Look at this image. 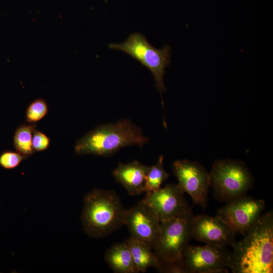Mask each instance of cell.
Masks as SVG:
<instances>
[{
    "instance_id": "obj_8",
    "label": "cell",
    "mask_w": 273,
    "mask_h": 273,
    "mask_svg": "<svg viewBox=\"0 0 273 273\" xmlns=\"http://www.w3.org/2000/svg\"><path fill=\"white\" fill-rule=\"evenodd\" d=\"M184 193L178 184H169L155 191L147 193L140 202L162 222L179 215L190 208Z\"/></svg>"
},
{
    "instance_id": "obj_13",
    "label": "cell",
    "mask_w": 273,
    "mask_h": 273,
    "mask_svg": "<svg viewBox=\"0 0 273 273\" xmlns=\"http://www.w3.org/2000/svg\"><path fill=\"white\" fill-rule=\"evenodd\" d=\"M148 167L137 160L128 163L119 162L112 175L130 195H138L144 192V186Z\"/></svg>"
},
{
    "instance_id": "obj_12",
    "label": "cell",
    "mask_w": 273,
    "mask_h": 273,
    "mask_svg": "<svg viewBox=\"0 0 273 273\" xmlns=\"http://www.w3.org/2000/svg\"><path fill=\"white\" fill-rule=\"evenodd\" d=\"M236 232L218 215H200L194 216L192 237L206 244L217 247H232Z\"/></svg>"
},
{
    "instance_id": "obj_21",
    "label": "cell",
    "mask_w": 273,
    "mask_h": 273,
    "mask_svg": "<svg viewBox=\"0 0 273 273\" xmlns=\"http://www.w3.org/2000/svg\"><path fill=\"white\" fill-rule=\"evenodd\" d=\"M158 271L167 273H192L185 258L180 261L161 265Z\"/></svg>"
},
{
    "instance_id": "obj_3",
    "label": "cell",
    "mask_w": 273,
    "mask_h": 273,
    "mask_svg": "<svg viewBox=\"0 0 273 273\" xmlns=\"http://www.w3.org/2000/svg\"><path fill=\"white\" fill-rule=\"evenodd\" d=\"M125 211L114 191L95 189L84 198L81 220L84 231L95 238L109 235L124 225Z\"/></svg>"
},
{
    "instance_id": "obj_20",
    "label": "cell",
    "mask_w": 273,
    "mask_h": 273,
    "mask_svg": "<svg viewBox=\"0 0 273 273\" xmlns=\"http://www.w3.org/2000/svg\"><path fill=\"white\" fill-rule=\"evenodd\" d=\"M51 143L50 138L43 132L35 128L32 135V147L34 152H41L47 150Z\"/></svg>"
},
{
    "instance_id": "obj_11",
    "label": "cell",
    "mask_w": 273,
    "mask_h": 273,
    "mask_svg": "<svg viewBox=\"0 0 273 273\" xmlns=\"http://www.w3.org/2000/svg\"><path fill=\"white\" fill-rule=\"evenodd\" d=\"M124 225L130 237L153 250L160 232L161 222L146 206L139 202L126 209Z\"/></svg>"
},
{
    "instance_id": "obj_15",
    "label": "cell",
    "mask_w": 273,
    "mask_h": 273,
    "mask_svg": "<svg viewBox=\"0 0 273 273\" xmlns=\"http://www.w3.org/2000/svg\"><path fill=\"white\" fill-rule=\"evenodd\" d=\"M124 243L129 248L134 262L139 271L145 272L150 267L158 270L159 262L153 250L130 236Z\"/></svg>"
},
{
    "instance_id": "obj_14",
    "label": "cell",
    "mask_w": 273,
    "mask_h": 273,
    "mask_svg": "<svg viewBox=\"0 0 273 273\" xmlns=\"http://www.w3.org/2000/svg\"><path fill=\"white\" fill-rule=\"evenodd\" d=\"M105 259L114 272H140L124 242L114 244L109 248L105 252Z\"/></svg>"
},
{
    "instance_id": "obj_18",
    "label": "cell",
    "mask_w": 273,
    "mask_h": 273,
    "mask_svg": "<svg viewBox=\"0 0 273 273\" xmlns=\"http://www.w3.org/2000/svg\"><path fill=\"white\" fill-rule=\"evenodd\" d=\"M48 105L46 100L42 98L34 100L27 107L25 118L29 123H35L41 120L48 113Z\"/></svg>"
},
{
    "instance_id": "obj_19",
    "label": "cell",
    "mask_w": 273,
    "mask_h": 273,
    "mask_svg": "<svg viewBox=\"0 0 273 273\" xmlns=\"http://www.w3.org/2000/svg\"><path fill=\"white\" fill-rule=\"evenodd\" d=\"M26 158L18 152L5 151L0 155V166L6 169H13Z\"/></svg>"
},
{
    "instance_id": "obj_6",
    "label": "cell",
    "mask_w": 273,
    "mask_h": 273,
    "mask_svg": "<svg viewBox=\"0 0 273 273\" xmlns=\"http://www.w3.org/2000/svg\"><path fill=\"white\" fill-rule=\"evenodd\" d=\"M209 176L210 186L217 196L228 202L246 195L253 185L249 170L238 160L215 161Z\"/></svg>"
},
{
    "instance_id": "obj_2",
    "label": "cell",
    "mask_w": 273,
    "mask_h": 273,
    "mask_svg": "<svg viewBox=\"0 0 273 273\" xmlns=\"http://www.w3.org/2000/svg\"><path fill=\"white\" fill-rule=\"evenodd\" d=\"M141 129L127 119L115 123L102 124L76 141L77 155L111 156L122 148L135 145L142 147L148 142Z\"/></svg>"
},
{
    "instance_id": "obj_1",
    "label": "cell",
    "mask_w": 273,
    "mask_h": 273,
    "mask_svg": "<svg viewBox=\"0 0 273 273\" xmlns=\"http://www.w3.org/2000/svg\"><path fill=\"white\" fill-rule=\"evenodd\" d=\"M232 246L230 268L234 273L273 271V214H262Z\"/></svg>"
},
{
    "instance_id": "obj_17",
    "label": "cell",
    "mask_w": 273,
    "mask_h": 273,
    "mask_svg": "<svg viewBox=\"0 0 273 273\" xmlns=\"http://www.w3.org/2000/svg\"><path fill=\"white\" fill-rule=\"evenodd\" d=\"M163 162V156L161 155L155 164L148 167L144 186V192H151L158 190L168 178L170 174L165 171Z\"/></svg>"
},
{
    "instance_id": "obj_4",
    "label": "cell",
    "mask_w": 273,
    "mask_h": 273,
    "mask_svg": "<svg viewBox=\"0 0 273 273\" xmlns=\"http://www.w3.org/2000/svg\"><path fill=\"white\" fill-rule=\"evenodd\" d=\"M109 48L123 52L146 67L152 73L155 86L161 96L166 90L163 77L166 68L171 63V48L168 45L156 49L144 34L135 32L129 35L122 43L109 44Z\"/></svg>"
},
{
    "instance_id": "obj_5",
    "label": "cell",
    "mask_w": 273,
    "mask_h": 273,
    "mask_svg": "<svg viewBox=\"0 0 273 273\" xmlns=\"http://www.w3.org/2000/svg\"><path fill=\"white\" fill-rule=\"evenodd\" d=\"M194 216L190 207L179 215L161 222L159 235L153 250L160 266L184 259V250L192 238Z\"/></svg>"
},
{
    "instance_id": "obj_16",
    "label": "cell",
    "mask_w": 273,
    "mask_h": 273,
    "mask_svg": "<svg viewBox=\"0 0 273 273\" xmlns=\"http://www.w3.org/2000/svg\"><path fill=\"white\" fill-rule=\"evenodd\" d=\"M35 123H23L16 129L14 136V146L18 152L26 158L34 153L32 140Z\"/></svg>"
},
{
    "instance_id": "obj_10",
    "label": "cell",
    "mask_w": 273,
    "mask_h": 273,
    "mask_svg": "<svg viewBox=\"0 0 273 273\" xmlns=\"http://www.w3.org/2000/svg\"><path fill=\"white\" fill-rule=\"evenodd\" d=\"M264 201L246 195L228 202L217 215L236 233L243 235L257 220L265 209Z\"/></svg>"
},
{
    "instance_id": "obj_9",
    "label": "cell",
    "mask_w": 273,
    "mask_h": 273,
    "mask_svg": "<svg viewBox=\"0 0 273 273\" xmlns=\"http://www.w3.org/2000/svg\"><path fill=\"white\" fill-rule=\"evenodd\" d=\"M232 252L225 247L206 244H188L184 251L185 260L192 273H223L230 268Z\"/></svg>"
},
{
    "instance_id": "obj_7",
    "label": "cell",
    "mask_w": 273,
    "mask_h": 273,
    "mask_svg": "<svg viewBox=\"0 0 273 273\" xmlns=\"http://www.w3.org/2000/svg\"><path fill=\"white\" fill-rule=\"evenodd\" d=\"M172 170L184 192L195 204L206 205L210 180L209 173L200 163L187 160H177L172 164Z\"/></svg>"
}]
</instances>
